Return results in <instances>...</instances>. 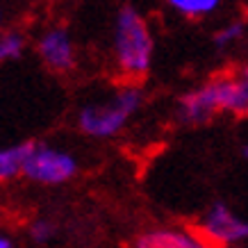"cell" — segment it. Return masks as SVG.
Segmentation results:
<instances>
[{"label": "cell", "instance_id": "obj_1", "mask_svg": "<svg viewBox=\"0 0 248 248\" xmlns=\"http://www.w3.org/2000/svg\"><path fill=\"white\" fill-rule=\"evenodd\" d=\"M178 112L185 123H205L214 114H248V82L241 76H221L182 93Z\"/></svg>", "mask_w": 248, "mask_h": 248}, {"label": "cell", "instance_id": "obj_2", "mask_svg": "<svg viewBox=\"0 0 248 248\" xmlns=\"http://www.w3.org/2000/svg\"><path fill=\"white\" fill-rule=\"evenodd\" d=\"M114 60L121 76L128 80H141L148 76L155 55V39L148 23L135 7L119 9L114 21Z\"/></svg>", "mask_w": 248, "mask_h": 248}, {"label": "cell", "instance_id": "obj_3", "mask_svg": "<svg viewBox=\"0 0 248 248\" xmlns=\"http://www.w3.org/2000/svg\"><path fill=\"white\" fill-rule=\"evenodd\" d=\"M143 103V93L135 84H125L103 103H87L78 112V128L93 139L116 137L130 123V119L139 112Z\"/></svg>", "mask_w": 248, "mask_h": 248}, {"label": "cell", "instance_id": "obj_4", "mask_svg": "<svg viewBox=\"0 0 248 248\" xmlns=\"http://www.w3.org/2000/svg\"><path fill=\"white\" fill-rule=\"evenodd\" d=\"M78 169L80 164L73 153L55 148V146L32 143L25 164H23V178L37 182V185L55 187V185L73 180L78 175Z\"/></svg>", "mask_w": 248, "mask_h": 248}, {"label": "cell", "instance_id": "obj_5", "mask_svg": "<svg viewBox=\"0 0 248 248\" xmlns=\"http://www.w3.org/2000/svg\"><path fill=\"white\" fill-rule=\"evenodd\" d=\"M198 232L203 234L214 248L232 246V244H241V241L248 239V221L244 217H239L237 212H232L230 205L217 201L210 210L205 212Z\"/></svg>", "mask_w": 248, "mask_h": 248}, {"label": "cell", "instance_id": "obj_6", "mask_svg": "<svg viewBox=\"0 0 248 248\" xmlns=\"http://www.w3.org/2000/svg\"><path fill=\"white\" fill-rule=\"evenodd\" d=\"M37 53L53 73H71L76 68V44L64 28H48L37 41Z\"/></svg>", "mask_w": 248, "mask_h": 248}, {"label": "cell", "instance_id": "obj_7", "mask_svg": "<svg viewBox=\"0 0 248 248\" xmlns=\"http://www.w3.org/2000/svg\"><path fill=\"white\" fill-rule=\"evenodd\" d=\"M135 248H214L198 230L189 228H153L135 239Z\"/></svg>", "mask_w": 248, "mask_h": 248}, {"label": "cell", "instance_id": "obj_8", "mask_svg": "<svg viewBox=\"0 0 248 248\" xmlns=\"http://www.w3.org/2000/svg\"><path fill=\"white\" fill-rule=\"evenodd\" d=\"M32 143H16V146H2L0 148V182L14 180L23 175V164L30 153Z\"/></svg>", "mask_w": 248, "mask_h": 248}, {"label": "cell", "instance_id": "obj_9", "mask_svg": "<svg viewBox=\"0 0 248 248\" xmlns=\"http://www.w3.org/2000/svg\"><path fill=\"white\" fill-rule=\"evenodd\" d=\"M169 7L175 9L178 14L187 16V18H203L217 12L221 0H166Z\"/></svg>", "mask_w": 248, "mask_h": 248}, {"label": "cell", "instance_id": "obj_10", "mask_svg": "<svg viewBox=\"0 0 248 248\" xmlns=\"http://www.w3.org/2000/svg\"><path fill=\"white\" fill-rule=\"evenodd\" d=\"M25 50V37L21 32H0V64L18 60Z\"/></svg>", "mask_w": 248, "mask_h": 248}, {"label": "cell", "instance_id": "obj_11", "mask_svg": "<svg viewBox=\"0 0 248 248\" xmlns=\"http://www.w3.org/2000/svg\"><path fill=\"white\" fill-rule=\"evenodd\" d=\"M55 234H57V226H55V221H50V218L41 217V218H34L30 223V239L34 244H48Z\"/></svg>", "mask_w": 248, "mask_h": 248}, {"label": "cell", "instance_id": "obj_12", "mask_svg": "<svg viewBox=\"0 0 248 248\" xmlns=\"http://www.w3.org/2000/svg\"><path fill=\"white\" fill-rule=\"evenodd\" d=\"M244 23L241 21H232L228 23V25H223L221 30H217V34H214V44L218 46V48H228V46H232L234 41H239L241 37H244Z\"/></svg>", "mask_w": 248, "mask_h": 248}, {"label": "cell", "instance_id": "obj_13", "mask_svg": "<svg viewBox=\"0 0 248 248\" xmlns=\"http://www.w3.org/2000/svg\"><path fill=\"white\" fill-rule=\"evenodd\" d=\"M0 248H14V241L9 234H2L0 232Z\"/></svg>", "mask_w": 248, "mask_h": 248}, {"label": "cell", "instance_id": "obj_14", "mask_svg": "<svg viewBox=\"0 0 248 248\" xmlns=\"http://www.w3.org/2000/svg\"><path fill=\"white\" fill-rule=\"evenodd\" d=\"M241 78H244V80L248 82V66H244V71H241Z\"/></svg>", "mask_w": 248, "mask_h": 248}, {"label": "cell", "instance_id": "obj_15", "mask_svg": "<svg viewBox=\"0 0 248 248\" xmlns=\"http://www.w3.org/2000/svg\"><path fill=\"white\" fill-rule=\"evenodd\" d=\"M244 157L248 159V143H246V146H244Z\"/></svg>", "mask_w": 248, "mask_h": 248}, {"label": "cell", "instance_id": "obj_16", "mask_svg": "<svg viewBox=\"0 0 248 248\" xmlns=\"http://www.w3.org/2000/svg\"><path fill=\"white\" fill-rule=\"evenodd\" d=\"M0 28H2V9H0Z\"/></svg>", "mask_w": 248, "mask_h": 248}]
</instances>
